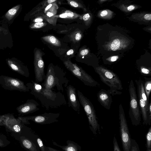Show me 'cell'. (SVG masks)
Masks as SVG:
<instances>
[{
	"mask_svg": "<svg viewBox=\"0 0 151 151\" xmlns=\"http://www.w3.org/2000/svg\"><path fill=\"white\" fill-rule=\"evenodd\" d=\"M63 63L66 68L72 74L80 80L85 85L93 87L99 86L98 82L82 68L72 63L69 60L64 61Z\"/></svg>",
	"mask_w": 151,
	"mask_h": 151,
	"instance_id": "cell-6",
	"label": "cell"
},
{
	"mask_svg": "<svg viewBox=\"0 0 151 151\" xmlns=\"http://www.w3.org/2000/svg\"><path fill=\"white\" fill-rule=\"evenodd\" d=\"M129 91L130 96L129 115L132 124L137 126L140 124L141 113L136 88L132 79L129 83Z\"/></svg>",
	"mask_w": 151,
	"mask_h": 151,
	"instance_id": "cell-5",
	"label": "cell"
},
{
	"mask_svg": "<svg viewBox=\"0 0 151 151\" xmlns=\"http://www.w3.org/2000/svg\"><path fill=\"white\" fill-rule=\"evenodd\" d=\"M0 85L3 88L6 90L24 92L29 91L23 81L18 78L8 76H0Z\"/></svg>",
	"mask_w": 151,
	"mask_h": 151,
	"instance_id": "cell-9",
	"label": "cell"
},
{
	"mask_svg": "<svg viewBox=\"0 0 151 151\" xmlns=\"http://www.w3.org/2000/svg\"><path fill=\"white\" fill-rule=\"evenodd\" d=\"M145 19L147 20H151V14H147L144 16Z\"/></svg>",
	"mask_w": 151,
	"mask_h": 151,
	"instance_id": "cell-36",
	"label": "cell"
},
{
	"mask_svg": "<svg viewBox=\"0 0 151 151\" xmlns=\"http://www.w3.org/2000/svg\"><path fill=\"white\" fill-rule=\"evenodd\" d=\"M88 52V50L86 49L82 50L80 52V54L82 56H84L87 55Z\"/></svg>",
	"mask_w": 151,
	"mask_h": 151,
	"instance_id": "cell-34",
	"label": "cell"
},
{
	"mask_svg": "<svg viewBox=\"0 0 151 151\" xmlns=\"http://www.w3.org/2000/svg\"><path fill=\"white\" fill-rule=\"evenodd\" d=\"M101 81L110 88L107 90L112 95H120L122 93L118 90H122L123 87L122 82L117 75L113 72L101 67L94 68Z\"/></svg>",
	"mask_w": 151,
	"mask_h": 151,
	"instance_id": "cell-3",
	"label": "cell"
},
{
	"mask_svg": "<svg viewBox=\"0 0 151 151\" xmlns=\"http://www.w3.org/2000/svg\"><path fill=\"white\" fill-rule=\"evenodd\" d=\"M118 58V57L117 56H114L111 57V62H113L116 61Z\"/></svg>",
	"mask_w": 151,
	"mask_h": 151,
	"instance_id": "cell-41",
	"label": "cell"
},
{
	"mask_svg": "<svg viewBox=\"0 0 151 151\" xmlns=\"http://www.w3.org/2000/svg\"><path fill=\"white\" fill-rule=\"evenodd\" d=\"M81 37L82 35L79 32H77L75 33V35L73 34V40L77 41L80 40L81 39Z\"/></svg>",
	"mask_w": 151,
	"mask_h": 151,
	"instance_id": "cell-32",
	"label": "cell"
},
{
	"mask_svg": "<svg viewBox=\"0 0 151 151\" xmlns=\"http://www.w3.org/2000/svg\"><path fill=\"white\" fill-rule=\"evenodd\" d=\"M135 8V6L132 5H130L127 8V9L129 11H132Z\"/></svg>",
	"mask_w": 151,
	"mask_h": 151,
	"instance_id": "cell-44",
	"label": "cell"
},
{
	"mask_svg": "<svg viewBox=\"0 0 151 151\" xmlns=\"http://www.w3.org/2000/svg\"><path fill=\"white\" fill-rule=\"evenodd\" d=\"M58 8L57 5L54 4L53 6H52L50 9L46 11V12L45 18L48 22L51 24H56L57 18L55 15Z\"/></svg>",
	"mask_w": 151,
	"mask_h": 151,
	"instance_id": "cell-19",
	"label": "cell"
},
{
	"mask_svg": "<svg viewBox=\"0 0 151 151\" xmlns=\"http://www.w3.org/2000/svg\"><path fill=\"white\" fill-rule=\"evenodd\" d=\"M68 82L65 72L50 64L48 67L44 81L41 84L45 88L53 90L56 87L58 91L63 92L64 87H66Z\"/></svg>",
	"mask_w": 151,
	"mask_h": 151,
	"instance_id": "cell-2",
	"label": "cell"
},
{
	"mask_svg": "<svg viewBox=\"0 0 151 151\" xmlns=\"http://www.w3.org/2000/svg\"><path fill=\"white\" fill-rule=\"evenodd\" d=\"M147 149H151V127L149 128L146 136Z\"/></svg>",
	"mask_w": 151,
	"mask_h": 151,
	"instance_id": "cell-24",
	"label": "cell"
},
{
	"mask_svg": "<svg viewBox=\"0 0 151 151\" xmlns=\"http://www.w3.org/2000/svg\"><path fill=\"white\" fill-rule=\"evenodd\" d=\"M135 82L137 87L138 102L142 114L143 125L148 124V110L149 102L147 99L143 87V81L139 79L135 80Z\"/></svg>",
	"mask_w": 151,
	"mask_h": 151,
	"instance_id": "cell-8",
	"label": "cell"
},
{
	"mask_svg": "<svg viewBox=\"0 0 151 151\" xmlns=\"http://www.w3.org/2000/svg\"><path fill=\"white\" fill-rule=\"evenodd\" d=\"M146 151H151V149H147Z\"/></svg>",
	"mask_w": 151,
	"mask_h": 151,
	"instance_id": "cell-47",
	"label": "cell"
},
{
	"mask_svg": "<svg viewBox=\"0 0 151 151\" xmlns=\"http://www.w3.org/2000/svg\"><path fill=\"white\" fill-rule=\"evenodd\" d=\"M56 1V0H48L47 1V2L48 4H50L55 1Z\"/></svg>",
	"mask_w": 151,
	"mask_h": 151,
	"instance_id": "cell-46",
	"label": "cell"
},
{
	"mask_svg": "<svg viewBox=\"0 0 151 151\" xmlns=\"http://www.w3.org/2000/svg\"><path fill=\"white\" fill-rule=\"evenodd\" d=\"M6 63L13 71L26 77H29L30 73L27 68L19 60L14 58L8 59Z\"/></svg>",
	"mask_w": 151,
	"mask_h": 151,
	"instance_id": "cell-14",
	"label": "cell"
},
{
	"mask_svg": "<svg viewBox=\"0 0 151 151\" xmlns=\"http://www.w3.org/2000/svg\"><path fill=\"white\" fill-rule=\"evenodd\" d=\"M37 141L40 150L41 151H46V147L44 145L42 139L39 137L37 138Z\"/></svg>",
	"mask_w": 151,
	"mask_h": 151,
	"instance_id": "cell-27",
	"label": "cell"
},
{
	"mask_svg": "<svg viewBox=\"0 0 151 151\" xmlns=\"http://www.w3.org/2000/svg\"><path fill=\"white\" fill-rule=\"evenodd\" d=\"M1 27H0V32L1 31Z\"/></svg>",
	"mask_w": 151,
	"mask_h": 151,
	"instance_id": "cell-48",
	"label": "cell"
},
{
	"mask_svg": "<svg viewBox=\"0 0 151 151\" xmlns=\"http://www.w3.org/2000/svg\"><path fill=\"white\" fill-rule=\"evenodd\" d=\"M52 4H49L45 8V11H47L49 9H50L52 6Z\"/></svg>",
	"mask_w": 151,
	"mask_h": 151,
	"instance_id": "cell-45",
	"label": "cell"
},
{
	"mask_svg": "<svg viewBox=\"0 0 151 151\" xmlns=\"http://www.w3.org/2000/svg\"><path fill=\"white\" fill-rule=\"evenodd\" d=\"M129 151H140L138 143L134 139H131V145Z\"/></svg>",
	"mask_w": 151,
	"mask_h": 151,
	"instance_id": "cell-25",
	"label": "cell"
},
{
	"mask_svg": "<svg viewBox=\"0 0 151 151\" xmlns=\"http://www.w3.org/2000/svg\"><path fill=\"white\" fill-rule=\"evenodd\" d=\"M69 107H71L78 114H80V104L77 97L76 88L71 85L66 87Z\"/></svg>",
	"mask_w": 151,
	"mask_h": 151,
	"instance_id": "cell-13",
	"label": "cell"
},
{
	"mask_svg": "<svg viewBox=\"0 0 151 151\" xmlns=\"http://www.w3.org/2000/svg\"><path fill=\"white\" fill-rule=\"evenodd\" d=\"M45 42L52 45L56 46H60L61 44L60 41L54 36L48 35L42 37Z\"/></svg>",
	"mask_w": 151,
	"mask_h": 151,
	"instance_id": "cell-21",
	"label": "cell"
},
{
	"mask_svg": "<svg viewBox=\"0 0 151 151\" xmlns=\"http://www.w3.org/2000/svg\"><path fill=\"white\" fill-rule=\"evenodd\" d=\"M26 85L30 90V93L40 101L42 106L47 110L67 104L64 95L59 91L56 92L45 88L41 84L33 81L27 83Z\"/></svg>",
	"mask_w": 151,
	"mask_h": 151,
	"instance_id": "cell-1",
	"label": "cell"
},
{
	"mask_svg": "<svg viewBox=\"0 0 151 151\" xmlns=\"http://www.w3.org/2000/svg\"><path fill=\"white\" fill-rule=\"evenodd\" d=\"M119 131L123 151H129L131 137L124 111L121 104L119 106Z\"/></svg>",
	"mask_w": 151,
	"mask_h": 151,
	"instance_id": "cell-7",
	"label": "cell"
},
{
	"mask_svg": "<svg viewBox=\"0 0 151 151\" xmlns=\"http://www.w3.org/2000/svg\"><path fill=\"white\" fill-rule=\"evenodd\" d=\"M90 17L89 14L88 13L84 15L83 17V19L84 21H86Z\"/></svg>",
	"mask_w": 151,
	"mask_h": 151,
	"instance_id": "cell-35",
	"label": "cell"
},
{
	"mask_svg": "<svg viewBox=\"0 0 151 151\" xmlns=\"http://www.w3.org/2000/svg\"><path fill=\"white\" fill-rule=\"evenodd\" d=\"M77 94L80 103L87 116L90 130L94 135L100 133V125L93 105L89 99L80 91H77Z\"/></svg>",
	"mask_w": 151,
	"mask_h": 151,
	"instance_id": "cell-4",
	"label": "cell"
},
{
	"mask_svg": "<svg viewBox=\"0 0 151 151\" xmlns=\"http://www.w3.org/2000/svg\"><path fill=\"white\" fill-rule=\"evenodd\" d=\"M54 145L61 148L64 151H81V147L74 142L70 140L67 141V145H60L55 142H53Z\"/></svg>",
	"mask_w": 151,
	"mask_h": 151,
	"instance_id": "cell-18",
	"label": "cell"
},
{
	"mask_svg": "<svg viewBox=\"0 0 151 151\" xmlns=\"http://www.w3.org/2000/svg\"><path fill=\"white\" fill-rule=\"evenodd\" d=\"M59 17L61 18H66L67 17H68L66 13H64L60 14L59 15Z\"/></svg>",
	"mask_w": 151,
	"mask_h": 151,
	"instance_id": "cell-42",
	"label": "cell"
},
{
	"mask_svg": "<svg viewBox=\"0 0 151 151\" xmlns=\"http://www.w3.org/2000/svg\"><path fill=\"white\" fill-rule=\"evenodd\" d=\"M43 19L42 18H37L35 19L34 22H42L43 21Z\"/></svg>",
	"mask_w": 151,
	"mask_h": 151,
	"instance_id": "cell-38",
	"label": "cell"
},
{
	"mask_svg": "<svg viewBox=\"0 0 151 151\" xmlns=\"http://www.w3.org/2000/svg\"><path fill=\"white\" fill-rule=\"evenodd\" d=\"M68 1L70 5L73 7L77 8L79 6L78 3L75 1L68 0Z\"/></svg>",
	"mask_w": 151,
	"mask_h": 151,
	"instance_id": "cell-33",
	"label": "cell"
},
{
	"mask_svg": "<svg viewBox=\"0 0 151 151\" xmlns=\"http://www.w3.org/2000/svg\"><path fill=\"white\" fill-rule=\"evenodd\" d=\"M4 126L2 119V116L0 115V128L1 126Z\"/></svg>",
	"mask_w": 151,
	"mask_h": 151,
	"instance_id": "cell-40",
	"label": "cell"
},
{
	"mask_svg": "<svg viewBox=\"0 0 151 151\" xmlns=\"http://www.w3.org/2000/svg\"><path fill=\"white\" fill-rule=\"evenodd\" d=\"M45 24L42 22H38L32 24L30 27L32 29L40 28L44 26Z\"/></svg>",
	"mask_w": 151,
	"mask_h": 151,
	"instance_id": "cell-30",
	"label": "cell"
},
{
	"mask_svg": "<svg viewBox=\"0 0 151 151\" xmlns=\"http://www.w3.org/2000/svg\"><path fill=\"white\" fill-rule=\"evenodd\" d=\"M73 52L74 51L73 49H70L67 51L66 54L67 55H72Z\"/></svg>",
	"mask_w": 151,
	"mask_h": 151,
	"instance_id": "cell-43",
	"label": "cell"
},
{
	"mask_svg": "<svg viewBox=\"0 0 151 151\" xmlns=\"http://www.w3.org/2000/svg\"><path fill=\"white\" fill-rule=\"evenodd\" d=\"M42 54L39 50L35 52L34 68L35 82L37 83L44 80L45 78V73L44 63L42 58Z\"/></svg>",
	"mask_w": 151,
	"mask_h": 151,
	"instance_id": "cell-11",
	"label": "cell"
},
{
	"mask_svg": "<svg viewBox=\"0 0 151 151\" xmlns=\"http://www.w3.org/2000/svg\"><path fill=\"white\" fill-rule=\"evenodd\" d=\"M20 8V5H17L10 9L6 13L5 17L9 21L13 19Z\"/></svg>",
	"mask_w": 151,
	"mask_h": 151,
	"instance_id": "cell-22",
	"label": "cell"
},
{
	"mask_svg": "<svg viewBox=\"0 0 151 151\" xmlns=\"http://www.w3.org/2000/svg\"><path fill=\"white\" fill-rule=\"evenodd\" d=\"M65 13L67 14V17L70 19H75L78 17L79 16V15L69 10L66 11Z\"/></svg>",
	"mask_w": 151,
	"mask_h": 151,
	"instance_id": "cell-28",
	"label": "cell"
},
{
	"mask_svg": "<svg viewBox=\"0 0 151 151\" xmlns=\"http://www.w3.org/2000/svg\"><path fill=\"white\" fill-rule=\"evenodd\" d=\"M97 99L101 105L107 110H109L112 102V96L107 90L101 89L98 92Z\"/></svg>",
	"mask_w": 151,
	"mask_h": 151,
	"instance_id": "cell-16",
	"label": "cell"
},
{
	"mask_svg": "<svg viewBox=\"0 0 151 151\" xmlns=\"http://www.w3.org/2000/svg\"><path fill=\"white\" fill-rule=\"evenodd\" d=\"M107 14V12L106 10L102 11L100 14V15L101 17H104L106 16Z\"/></svg>",
	"mask_w": 151,
	"mask_h": 151,
	"instance_id": "cell-39",
	"label": "cell"
},
{
	"mask_svg": "<svg viewBox=\"0 0 151 151\" xmlns=\"http://www.w3.org/2000/svg\"><path fill=\"white\" fill-rule=\"evenodd\" d=\"M120 45V40L118 39H116L112 42L110 45V48L112 50L115 51L119 48Z\"/></svg>",
	"mask_w": 151,
	"mask_h": 151,
	"instance_id": "cell-26",
	"label": "cell"
},
{
	"mask_svg": "<svg viewBox=\"0 0 151 151\" xmlns=\"http://www.w3.org/2000/svg\"><path fill=\"white\" fill-rule=\"evenodd\" d=\"M10 143L4 134H0V147H4L7 146Z\"/></svg>",
	"mask_w": 151,
	"mask_h": 151,
	"instance_id": "cell-23",
	"label": "cell"
},
{
	"mask_svg": "<svg viewBox=\"0 0 151 151\" xmlns=\"http://www.w3.org/2000/svg\"><path fill=\"white\" fill-rule=\"evenodd\" d=\"M19 139L21 144L28 151H40L37 140H32L24 136L21 137Z\"/></svg>",
	"mask_w": 151,
	"mask_h": 151,
	"instance_id": "cell-17",
	"label": "cell"
},
{
	"mask_svg": "<svg viewBox=\"0 0 151 151\" xmlns=\"http://www.w3.org/2000/svg\"><path fill=\"white\" fill-rule=\"evenodd\" d=\"M148 124L149 125H151V100L149 104L148 109Z\"/></svg>",
	"mask_w": 151,
	"mask_h": 151,
	"instance_id": "cell-31",
	"label": "cell"
},
{
	"mask_svg": "<svg viewBox=\"0 0 151 151\" xmlns=\"http://www.w3.org/2000/svg\"><path fill=\"white\" fill-rule=\"evenodd\" d=\"M60 115L59 113H45L37 115L25 117H19L18 118L26 124H29V120L40 124H49L58 121V118Z\"/></svg>",
	"mask_w": 151,
	"mask_h": 151,
	"instance_id": "cell-10",
	"label": "cell"
},
{
	"mask_svg": "<svg viewBox=\"0 0 151 151\" xmlns=\"http://www.w3.org/2000/svg\"><path fill=\"white\" fill-rule=\"evenodd\" d=\"M46 151H61L49 147H46Z\"/></svg>",
	"mask_w": 151,
	"mask_h": 151,
	"instance_id": "cell-37",
	"label": "cell"
},
{
	"mask_svg": "<svg viewBox=\"0 0 151 151\" xmlns=\"http://www.w3.org/2000/svg\"><path fill=\"white\" fill-rule=\"evenodd\" d=\"M39 104L35 100H27L26 102L17 108V111L19 114L24 115L34 112L39 110Z\"/></svg>",
	"mask_w": 151,
	"mask_h": 151,
	"instance_id": "cell-15",
	"label": "cell"
},
{
	"mask_svg": "<svg viewBox=\"0 0 151 151\" xmlns=\"http://www.w3.org/2000/svg\"><path fill=\"white\" fill-rule=\"evenodd\" d=\"M113 151H121L115 136L113 138Z\"/></svg>",
	"mask_w": 151,
	"mask_h": 151,
	"instance_id": "cell-29",
	"label": "cell"
},
{
	"mask_svg": "<svg viewBox=\"0 0 151 151\" xmlns=\"http://www.w3.org/2000/svg\"><path fill=\"white\" fill-rule=\"evenodd\" d=\"M143 81V87L147 99L149 100L150 94L151 91V78L144 77Z\"/></svg>",
	"mask_w": 151,
	"mask_h": 151,
	"instance_id": "cell-20",
	"label": "cell"
},
{
	"mask_svg": "<svg viewBox=\"0 0 151 151\" xmlns=\"http://www.w3.org/2000/svg\"><path fill=\"white\" fill-rule=\"evenodd\" d=\"M4 126L12 132H20L25 126L24 122L19 118H15L12 115L5 114L2 115Z\"/></svg>",
	"mask_w": 151,
	"mask_h": 151,
	"instance_id": "cell-12",
	"label": "cell"
}]
</instances>
